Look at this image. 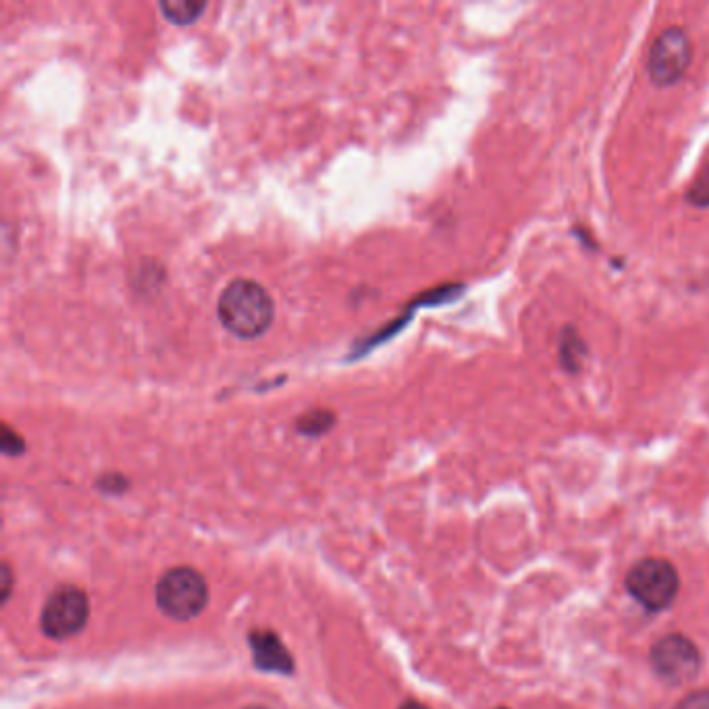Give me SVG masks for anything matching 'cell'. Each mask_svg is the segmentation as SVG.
<instances>
[{"label":"cell","instance_id":"6da1fadb","mask_svg":"<svg viewBox=\"0 0 709 709\" xmlns=\"http://www.w3.org/2000/svg\"><path fill=\"white\" fill-rule=\"evenodd\" d=\"M221 325L238 339H258L275 321V300L262 283L254 279L229 281L217 300Z\"/></svg>","mask_w":709,"mask_h":709},{"label":"cell","instance_id":"7a4b0ae2","mask_svg":"<svg viewBox=\"0 0 709 709\" xmlns=\"http://www.w3.org/2000/svg\"><path fill=\"white\" fill-rule=\"evenodd\" d=\"M208 603V583L204 576L190 568H171L156 585V606L177 622H188L200 616Z\"/></svg>","mask_w":709,"mask_h":709},{"label":"cell","instance_id":"3957f363","mask_svg":"<svg viewBox=\"0 0 709 709\" xmlns=\"http://www.w3.org/2000/svg\"><path fill=\"white\" fill-rule=\"evenodd\" d=\"M628 595L649 612L668 610L678 597L680 579L672 562L664 558L639 560L624 579Z\"/></svg>","mask_w":709,"mask_h":709},{"label":"cell","instance_id":"277c9868","mask_svg":"<svg viewBox=\"0 0 709 709\" xmlns=\"http://www.w3.org/2000/svg\"><path fill=\"white\" fill-rule=\"evenodd\" d=\"M90 618V599L86 591L65 585L52 591L42 608V633L52 641H65L80 635Z\"/></svg>","mask_w":709,"mask_h":709},{"label":"cell","instance_id":"5b68a950","mask_svg":"<svg viewBox=\"0 0 709 709\" xmlns=\"http://www.w3.org/2000/svg\"><path fill=\"white\" fill-rule=\"evenodd\" d=\"M693 61L689 34L682 28H666L653 40L647 55V75L653 86L672 88L687 75Z\"/></svg>","mask_w":709,"mask_h":709},{"label":"cell","instance_id":"8992f818","mask_svg":"<svg viewBox=\"0 0 709 709\" xmlns=\"http://www.w3.org/2000/svg\"><path fill=\"white\" fill-rule=\"evenodd\" d=\"M649 664L666 685H687L695 680L703 666V655L695 641L685 635H666L653 643L649 651Z\"/></svg>","mask_w":709,"mask_h":709},{"label":"cell","instance_id":"52a82bcc","mask_svg":"<svg viewBox=\"0 0 709 709\" xmlns=\"http://www.w3.org/2000/svg\"><path fill=\"white\" fill-rule=\"evenodd\" d=\"M248 645L254 655V666L262 672H275L292 676L296 670V662L290 649L279 639L273 630H252L248 635Z\"/></svg>","mask_w":709,"mask_h":709},{"label":"cell","instance_id":"ba28073f","mask_svg":"<svg viewBox=\"0 0 709 709\" xmlns=\"http://www.w3.org/2000/svg\"><path fill=\"white\" fill-rule=\"evenodd\" d=\"M587 358H589V346L583 339V335L579 333V329H574L570 325L564 327L558 337V360L562 369L570 375L581 373Z\"/></svg>","mask_w":709,"mask_h":709},{"label":"cell","instance_id":"9c48e42d","mask_svg":"<svg viewBox=\"0 0 709 709\" xmlns=\"http://www.w3.org/2000/svg\"><path fill=\"white\" fill-rule=\"evenodd\" d=\"M159 9L173 25H192L208 9L206 0H161Z\"/></svg>","mask_w":709,"mask_h":709},{"label":"cell","instance_id":"30bf717a","mask_svg":"<svg viewBox=\"0 0 709 709\" xmlns=\"http://www.w3.org/2000/svg\"><path fill=\"white\" fill-rule=\"evenodd\" d=\"M335 412L327 408H312L296 420V431L304 437H321L335 425Z\"/></svg>","mask_w":709,"mask_h":709},{"label":"cell","instance_id":"8fae6325","mask_svg":"<svg viewBox=\"0 0 709 709\" xmlns=\"http://www.w3.org/2000/svg\"><path fill=\"white\" fill-rule=\"evenodd\" d=\"M687 202L697 208H709V165H705L687 190Z\"/></svg>","mask_w":709,"mask_h":709},{"label":"cell","instance_id":"7c38bea8","mask_svg":"<svg viewBox=\"0 0 709 709\" xmlns=\"http://www.w3.org/2000/svg\"><path fill=\"white\" fill-rule=\"evenodd\" d=\"M96 489L104 495H123L129 489V479L121 472H107L96 481Z\"/></svg>","mask_w":709,"mask_h":709},{"label":"cell","instance_id":"4fadbf2b","mask_svg":"<svg viewBox=\"0 0 709 709\" xmlns=\"http://www.w3.org/2000/svg\"><path fill=\"white\" fill-rule=\"evenodd\" d=\"M0 448H3L5 456L17 458V456H21L25 452V441L9 425H3V439H0Z\"/></svg>","mask_w":709,"mask_h":709},{"label":"cell","instance_id":"5bb4252c","mask_svg":"<svg viewBox=\"0 0 709 709\" xmlns=\"http://www.w3.org/2000/svg\"><path fill=\"white\" fill-rule=\"evenodd\" d=\"M674 709H709V689H699L682 697Z\"/></svg>","mask_w":709,"mask_h":709},{"label":"cell","instance_id":"9a60e30c","mask_svg":"<svg viewBox=\"0 0 709 709\" xmlns=\"http://www.w3.org/2000/svg\"><path fill=\"white\" fill-rule=\"evenodd\" d=\"M11 589H13V572L9 564H3V601L11 597Z\"/></svg>","mask_w":709,"mask_h":709},{"label":"cell","instance_id":"2e32d148","mask_svg":"<svg viewBox=\"0 0 709 709\" xmlns=\"http://www.w3.org/2000/svg\"><path fill=\"white\" fill-rule=\"evenodd\" d=\"M400 709H429V707L423 705V703H418V701H406V703H402Z\"/></svg>","mask_w":709,"mask_h":709},{"label":"cell","instance_id":"e0dca14e","mask_svg":"<svg viewBox=\"0 0 709 709\" xmlns=\"http://www.w3.org/2000/svg\"><path fill=\"white\" fill-rule=\"evenodd\" d=\"M244 709H269V707H262V705H248Z\"/></svg>","mask_w":709,"mask_h":709},{"label":"cell","instance_id":"ac0fdd59","mask_svg":"<svg viewBox=\"0 0 709 709\" xmlns=\"http://www.w3.org/2000/svg\"><path fill=\"white\" fill-rule=\"evenodd\" d=\"M497 709H508V707H497Z\"/></svg>","mask_w":709,"mask_h":709}]
</instances>
